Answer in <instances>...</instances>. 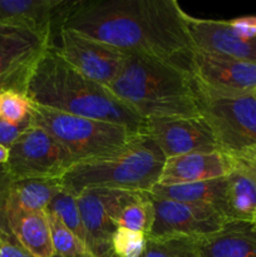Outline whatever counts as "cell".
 Listing matches in <instances>:
<instances>
[{
  "label": "cell",
  "instance_id": "obj_23",
  "mask_svg": "<svg viewBox=\"0 0 256 257\" xmlns=\"http://www.w3.org/2000/svg\"><path fill=\"white\" fill-rule=\"evenodd\" d=\"M47 216L49 220L55 255L60 257H94L88 250L87 245L78 236H75L54 213L47 212Z\"/></svg>",
  "mask_w": 256,
  "mask_h": 257
},
{
  "label": "cell",
  "instance_id": "obj_4",
  "mask_svg": "<svg viewBox=\"0 0 256 257\" xmlns=\"http://www.w3.org/2000/svg\"><path fill=\"white\" fill-rule=\"evenodd\" d=\"M166 157L145 133L112 156L73 165L60 178L63 190L77 197L92 190L150 192L158 183Z\"/></svg>",
  "mask_w": 256,
  "mask_h": 257
},
{
  "label": "cell",
  "instance_id": "obj_18",
  "mask_svg": "<svg viewBox=\"0 0 256 257\" xmlns=\"http://www.w3.org/2000/svg\"><path fill=\"white\" fill-rule=\"evenodd\" d=\"M201 257H256V225L226 223L218 232L197 240Z\"/></svg>",
  "mask_w": 256,
  "mask_h": 257
},
{
  "label": "cell",
  "instance_id": "obj_15",
  "mask_svg": "<svg viewBox=\"0 0 256 257\" xmlns=\"http://www.w3.org/2000/svg\"><path fill=\"white\" fill-rule=\"evenodd\" d=\"M85 232V245L94 257H114L112 238L118 226L110 216L105 190L85 191L77 196Z\"/></svg>",
  "mask_w": 256,
  "mask_h": 257
},
{
  "label": "cell",
  "instance_id": "obj_17",
  "mask_svg": "<svg viewBox=\"0 0 256 257\" xmlns=\"http://www.w3.org/2000/svg\"><path fill=\"white\" fill-rule=\"evenodd\" d=\"M233 157V167L226 176L225 216L227 223L256 225V173Z\"/></svg>",
  "mask_w": 256,
  "mask_h": 257
},
{
  "label": "cell",
  "instance_id": "obj_21",
  "mask_svg": "<svg viewBox=\"0 0 256 257\" xmlns=\"http://www.w3.org/2000/svg\"><path fill=\"white\" fill-rule=\"evenodd\" d=\"M60 190L59 178L13 180L8 192L7 216L13 212H44Z\"/></svg>",
  "mask_w": 256,
  "mask_h": 257
},
{
  "label": "cell",
  "instance_id": "obj_32",
  "mask_svg": "<svg viewBox=\"0 0 256 257\" xmlns=\"http://www.w3.org/2000/svg\"><path fill=\"white\" fill-rule=\"evenodd\" d=\"M29 69L30 67L22 70H18L14 74L4 78V79H0V92L5 89H18L24 92L25 80H27V75L29 73Z\"/></svg>",
  "mask_w": 256,
  "mask_h": 257
},
{
  "label": "cell",
  "instance_id": "obj_27",
  "mask_svg": "<svg viewBox=\"0 0 256 257\" xmlns=\"http://www.w3.org/2000/svg\"><path fill=\"white\" fill-rule=\"evenodd\" d=\"M148 236L137 231L118 227L112 238L114 257H142Z\"/></svg>",
  "mask_w": 256,
  "mask_h": 257
},
{
  "label": "cell",
  "instance_id": "obj_33",
  "mask_svg": "<svg viewBox=\"0 0 256 257\" xmlns=\"http://www.w3.org/2000/svg\"><path fill=\"white\" fill-rule=\"evenodd\" d=\"M231 156H235L236 158L242 161L246 166H248V167L256 173V146L247 148V150L242 151V152L237 153V155H231Z\"/></svg>",
  "mask_w": 256,
  "mask_h": 257
},
{
  "label": "cell",
  "instance_id": "obj_34",
  "mask_svg": "<svg viewBox=\"0 0 256 257\" xmlns=\"http://www.w3.org/2000/svg\"><path fill=\"white\" fill-rule=\"evenodd\" d=\"M9 160V148L0 146V165H5Z\"/></svg>",
  "mask_w": 256,
  "mask_h": 257
},
{
  "label": "cell",
  "instance_id": "obj_20",
  "mask_svg": "<svg viewBox=\"0 0 256 257\" xmlns=\"http://www.w3.org/2000/svg\"><path fill=\"white\" fill-rule=\"evenodd\" d=\"M8 223L15 240L33 257H53L52 232L47 212L8 213Z\"/></svg>",
  "mask_w": 256,
  "mask_h": 257
},
{
  "label": "cell",
  "instance_id": "obj_35",
  "mask_svg": "<svg viewBox=\"0 0 256 257\" xmlns=\"http://www.w3.org/2000/svg\"><path fill=\"white\" fill-rule=\"evenodd\" d=\"M53 257H60V256H58V255H54Z\"/></svg>",
  "mask_w": 256,
  "mask_h": 257
},
{
  "label": "cell",
  "instance_id": "obj_11",
  "mask_svg": "<svg viewBox=\"0 0 256 257\" xmlns=\"http://www.w3.org/2000/svg\"><path fill=\"white\" fill-rule=\"evenodd\" d=\"M142 133L160 147L166 158L221 151L208 123L200 117L148 118Z\"/></svg>",
  "mask_w": 256,
  "mask_h": 257
},
{
  "label": "cell",
  "instance_id": "obj_6",
  "mask_svg": "<svg viewBox=\"0 0 256 257\" xmlns=\"http://www.w3.org/2000/svg\"><path fill=\"white\" fill-rule=\"evenodd\" d=\"M193 85L201 115L222 152L237 155L256 146L255 94L222 95Z\"/></svg>",
  "mask_w": 256,
  "mask_h": 257
},
{
  "label": "cell",
  "instance_id": "obj_29",
  "mask_svg": "<svg viewBox=\"0 0 256 257\" xmlns=\"http://www.w3.org/2000/svg\"><path fill=\"white\" fill-rule=\"evenodd\" d=\"M33 119L29 122L22 123V124H13V123L7 122V120L0 119V146L10 148L18 138L24 133L25 130L32 125Z\"/></svg>",
  "mask_w": 256,
  "mask_h": 257
},
{
  "label": "cell",
  "instance_id": "obj_24",
  "mask_svg": "<svg viewBox=\"0 0 256 257\" xmlns=\"http://www.w3.org/2000/svg\"><path fill=\"white\" fill-rule=\"evenodd\" d=\"M142 257H201L197 240L186 236L147 238Z\"/></svg>",
  "mask_w": 256,
  "mask_h": 257
},
{
  "label": "cell",
  "instance_id": "obj_36",
  "mask_svg": "<svg viewBox=\"0 0 256 257\" xmlns=\"http://www.w3.org/2000/svg\"><path fill=\"white\" fill-rule=\"evenodd\" d=\"M255 97H256V92H255Z\"/></svg>",
  "mask_w": 256,
  "mask_h": 257
},
{
  "label": "cell",
  "instance_id": "obj_26",
  "mask_svg": "<svg viewBox=\"0 0 256 257\" xmlns=\"http://www.w3.org/2000/svg\"><path fill=\"white\" fill-rule=\"evenodd\" d=\"M0 119L13 124L32 120V102L24 92L18 89L0 92Z\"/></svg>",
  "mask_w": 256,
  "mask_h": 257
},
{
  "label": "cell",
  "instance_id": "obj_9",
  "mask_svg": "<svg viewBox=\"0 0 256 257\" xmlns=\"http://www.w3.org/2000/svg\"><path fill=\"white\" fill-rule=\"evenodd\" d=\"M186 69L193 83L222 95L255 94L256 64L195 49L188 55Z\"/></svg>",
  "mask_w": 256,
  "mask_h": 257
},
{
  "label": "cell",
  "instance_id": "obj_3",
  "mask_svg": "<svg viewBox=\"0 0 256 257\" xmlns=\"http://www.w3.org/2000/svg\"><path fill=\"white\" fill-rule=\"evenodd\" d=\"M108 89L143 119L201 115L187 69L150 55H125Z\"/></svg>",
  "mask_w": 256,
  "mask_h": 257
},
{
  "label": "cell",
  "instance_id": "obj_12",
  "mask_svg": "<svg viewBox=\"0 0 256 257\" xmlns=\"http://www.w3.org/2000/svg\"><path fill=\"white\" fill-rule=\"evenodd\" d=\"M70 0H0V24L27 28L52 45Z\"/></svg>",
  "mask_w": 256,
  "mask_h": 257
},
{
  "label": "cell",
  "instance_id": "obj_8",
  "mask_svg": "<svg viewBox=\"0 0 256 257\" xmlns=\"http://www.w3.org/2000/svg\"><path fill=\"white\" fill-rule=\"evenodd\" d=\"M50 47H54L78 72L107 88L119 74L127 55L110 45L63 27Z\"/></svg>",
  "mask_w": 256,
  "mask_h": 257
},
{
  "label": "cell",
  "instance_id": "obj_30",
  "mask_svg": "<svg viewBox=\"0 0 256 257\" xmlns=\"http://www.w3.org/2000/svg\"><path fill=\"white\" fill-rule=\"evenodd\" d=\"M228 24L241 37L256 39V15L235 18V19L228 20Z\"/></svg>",
  "mask_w": 256,
  "mask_h": 257
},
{
  "label": "cell",
  "instance_id": "obj_7",
  "mask_svg": "<svg viewBox=\"0 0 256 257\" xmlns=\"http://www.w3.org/2000/svg\"><path fill=\"white\" fill-rule=\"evenodd\" d=\"M69 152L44 128L32 123L9 148L8 171L13 180L62 178L75 165Z\"/></svg>",
  "mask_w": 256,
  "mask_h": 257
},
{
  "label": "cell",
  "instance_id": "obj_31",
  "mask_svg": "<svg viewBox=\"0 0 256 257\" xmlns=\"http://www.w3.org/2000/svg\"><path fill=\"white\" fill-rule=\"evenodd\" d=\"M0 257H33L15 240V237L0 240Z\"/></svg>",
  "mask_w": 256,
  "mask_h": 257
},
{
  "label": "cell",
  "instance_id": "obj_25",
  "mask_svg": "<svg viewBox=\"0 0 256 257\" xmlns=\"http://www.w3.org/2000/svg\"><path fill=\"white\" fill-rule=\"evenodd\" d=\"M47 212H52L85 243V232L78 207L77 197L65 190H60L48 206Z\"/></svg>",
  "mask_w": 256,
  "mask_h": 257
},
{
  "label": "cell",
  "instance_id": "obj_19",
  "mask_svg": "<svg viewBox=\"0 0 256 257\" xmlns=\"http://www.w3.org/2000/svg\"><path fill=\"white\" fill-rule=\"evenodd\" d=\"M110 216L118 227L150 235L155 212L147 192L105 190Z\"/></svg>",
  "mask_w": 256,
  "mask_h": 257
},
{
  "label": "cell",
  "instance_id": "obj_28",
  "mask_svg": "<svg viewBox=\"0 0 256 257\" xmlns=\"http://www.w3.org/2000/svg\"><path fill=\"white\" fill-rule=\"evenodd\" d=\"M13 178L8 171L7 163L0 165V240L14 237L10 232L7 217V200Z\"/></svg>",
  "mask_w": 256,
  "mask_h": 257
},
{
  "label": "cell",
  "instance_id": "obj_2",
  "mask_svg": "<svg viewBox=\"0 0 256 257\" xmlns=\"http://www.w3.org/2000/svg\"><path fill=\"white\" fill-rule=\"evenodd\" d=\"M24 93L33 104L39 107L117 123L133 133H142L143 118L107 87L78 72L50 45L30 67Z\"/></svg>",
  "mask_w": 256,
  "mask_h": 257
},
{
  "label": "cell",
  "instance_id": "obj_10",
  "mask_svg": "<svg viewBox=\"0 0 256 257\" xmlns=\"http://www.w3.org/2000/svg\"><path fill=\"white\" fill-rule=\"evenodd\" d=\"M147 195L155 212L150 238L186 236L198 240L218 232L227 223L218 211L211 207L161 198L150 192Z\"/></svg>",
  "mask_w": 256,
  "mask_h": 257
},
{
  "label": "cell",
  "instance_id": "obj_16",
  "mask_svg": "<svg viewBox=\"0 0 256 257\" xmlns=\"http://www.w3.org/2000/svg\"><path fill=\"white\" fill-rule=\"evenodd\" d=\"M48 43L27 28L0 24V79L34 64Z\"/></svg>",
  "mask_w": 256,
  "mask_h": 257
},
{
  "label": "cell",
  "instance_id": "obj_13",
  "mask_svg": "<svg viewBox=\"0 0 256 257\" xmlns=\"http://www.w3.org/2000/svg\"><path fill=\"white\" fill-rule=\"evenodd\" d=\"M187 28L195 49L256 64V39L241 37L231 28L228 20L187 15Z\"/></svg>",
  "mask_w": 256,
  "mask_h": 257
},
{
  "label": "cell",
  "instance_id": "obj_22",
  "mask_svg": "<svg viewBox=\"0 0 256 257\" xmlns=\"http://www.w3.org/2000/svg\"><path fill=\"white\" fill-rule=\"evenodd\" d=\"M225 192L226 177L205 181V182L186 183V185L165 186L157 183L150 191L151 195L161 198L211 207L218 211L222 216L225 208Z\"/></svg>",
  "mask_w": 256,
  "mask_h": 257
},
{
  "label": "cell",
  "instance_id": "obj_1",
  "mask_svg": "<svg viewBox=\"0 0 256 257\" xmlns=\"http://www.w3.org/2000/svg\"><path fill=\"white\" fill-rule=\"evenodd\" d=\"M187 15L175 0H74L62 27L124 54L150 55L186 69L193 50Z\"/></svg>",
  "mask_w": 256,
  "mask_h": 257
},
{
  "label": "cell",
  "instance_id": "obj_5",
  "mask_svg": "<svg viewBox=\"0 0 256 257\" xmlns=\"http://www.w3.org/2000/svg\"><path fill=\"white\" fill-rule=\"evenodd\" d=\"M32 119L58 141L77 163L114 155L140 135L117 123L67 114L33 103Z\"/></svg>",
  "mask_w": 256,
  "mask_h": 257
},
{
  "label": "cell",
  "instance_id": "obj_14",
  "mask_svg": "<svg viewBox=\"0 0 256 257\" xmlns=\"http://www.w3.org/2000/svg\"><path fill=\"white\" fill-rule=\"evenodd\" d=\"M233 167V157L222 151L196 152L166 158L158 185H186L223 178Z\"/></svg>",
  "mask_w": 256,
  "mask_h": 257
}]
</instances>
